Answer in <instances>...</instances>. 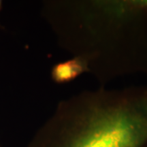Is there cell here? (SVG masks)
Masks as SVG:
<instances>
[{
	"instance_id": "obj_1",
	"label": "cell",
	"mask_w": 147,
	"mask_h": 147,
	"mask_svg": "<svg viewBox=\"0 0 147 147\" xmlns=\"http://www.w3.org/2000/svg\"><path fill=\"white\" fill-rule=\"evenodd\" d=\"M41 15L59 47L87 61L102 86L147 75V0H49Z\"/></svg>"
},
{
	"instance_id": "obj_2",
	"label": "cell",
	"mask_w": 147,
	"mask_h": 147,
	"mask_svg": "<svg viewBox=\"0 0 147 147\" xmlns=\"http://www.w3.org/2000/svg\"><path fill=\"white\" fill-rule=\"evenodd\" d=\"M26 147H147V84L61 100Z\"/></svg>"
},
{
	"instance_id": "obj_3",
	"label": "cell",
	"mask_w": 147,
	"mask_h": 147,
	"mask_svg": "<svg viewBox=\"0 0 147 147\" xmlns=\"http://www.w3.org/2000/svg\"><path fill=\"white\" fill-rule=\"evenodd\" d=\"M90 73L89 64L84 59L73 56L69 59L55 64L51 69L53 81L59 84L69 83L84 74Z\"/></svg>"
},
{
	"instance_id": "obj_4",
	"label": "cell",
	"mask_w": 147,
	"mask_h": 147,
	"mask_svg": "<svg viewBox=\"0 0 147 147\" xmlns=\"http://www.w3.org/2000/svg\"><path fill=\"white\" fill-rule=\"evenodd\" d=\"M2 5H3L2 1H1V0H0V11H1V8H2Z\"/></svg>"
},
{
	"instance_id": "obj_5",
	"label": "cell",
	"mask_w": 147,
	"mask_h": 147,
	"mask_svg": "<svg viewBox=\"0 0 147 147\" xmlns=\"http://www.w3.org/2000/svg\"><path fill=\"white\" fill-rule=\"evenodd\" d=\"M0 147H2V146H1V144H0Z\"/></svg>"
}]
</instances>
